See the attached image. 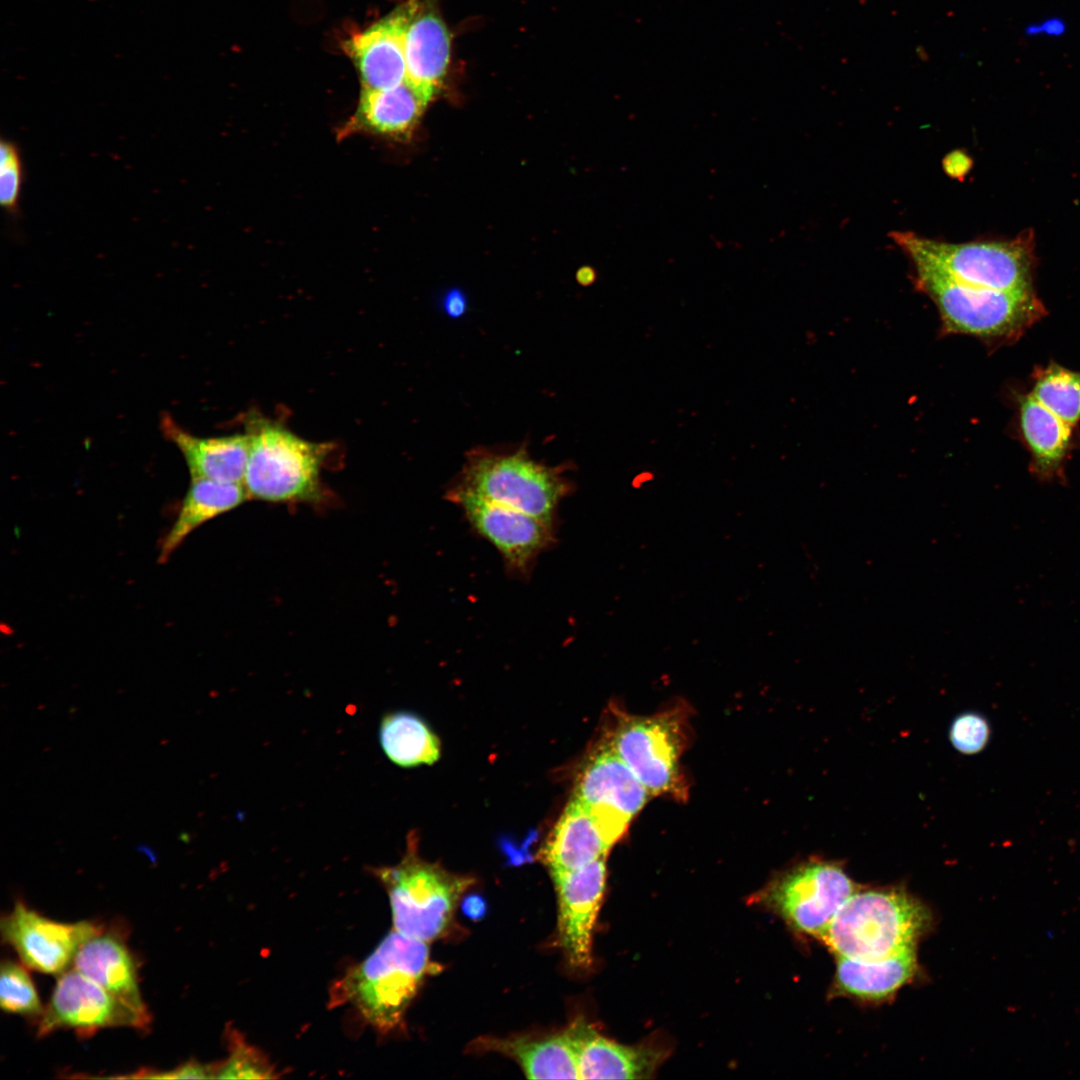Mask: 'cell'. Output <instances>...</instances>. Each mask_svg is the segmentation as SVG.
Masks as SVG:
<instances>
[{
	"instance_id": "cell-1",
	"label": "cell",
	"mask_w": 1080,
	"mask_h": 1080,
	"mask_svg": "<svg viewBox=\"0 0 1080 1080\" xmlns=\"http://www.w3.org/2000/svg\"><path fill=\"white\" fill-rule=\"evenodd\" d=\"M436 970L426 942L393 930L336 982L331 1002L350 1004L377 1032L386 1034L403 1024L424 979Z\"/></svg>"
},
{
	"instance_id": "cell-2",
	"label": "cell",
	"mask_w": 1080,
	"mask_h": 1080,
	"mask_svg": "<svg viewBox=\"0 0 1080 1080\" xmlns=\"http://www.w3.org/2000/svg\"><path fill=\"white\" fill-rule=\"evenodd\" d=\"M567 469L532 459L525 445L472 448L446 496L475 497L555 524L559 504L574 489Z\"/></svg>"
},
{
	"instance_id": "cell-3",
	"label": "cell",
	"mask_w": 1080,
	"mask_h": 1080,
	"mask_svg": "<svg viewBox=\"0 0 1080 1080\" xmlns=\"http://www.w3.org/2000/svg\"><path fill=\"white\" fill-rule=\"evenodd\" d=\"M929 923L926 906L903 889L856 890L822 939L838 957L881 960L914 949Z\"/></svg>"
},
{
	"instance_id": "cell-4",
	"label": "cell",
	"mask_w": 1080,
	"mask_h": 1080,
	"mask_svg": "<svg viewBox=\"0 0 1080 1080\" xmlns=\"http://www.w3.org/2000/svg\"><path fill=\"white\" fill-rule=\"evenodd\" d=\"M915 283L936 305L946 333L1009 340L1039 320L1044 309L1032 290L998 291L965 285L924 265Z\"/></svg>"
},
{
	"instance_id": "cell-5",
	"label": "cell",
	"mask_w": 1080,
	"mask_h": 1080,
	"mask_svg": "<svg viewBox=\"0 0 1080 1080\" xmlns=\"http://www.w3.org/2000/svg\"><path fill=\"white\" fill-rule=\"evenodd\" d=\"M407 848L398 864L373 868L372 873L388 894L394 930L428 943L447 930L474 880L422 860L415 839H409Z\"/></svg>"
},
{
	"instance_id": "cell-6",
	"label": "cell",
	"mask_w": 1080,
	"mask_h": 1080,
	"mask_svg": "<svg viewBox=\"0 0 1080 1080\" xmlns=\"http://www.w3.org/2000/svg\"><path fill=\"white\" fill-rule=\"evenodd\" d=\"M891 236L913 265L927 266L959 283L998 291L1032 290V240L1025 235L1011 241L969 243H948L912 232Z\"/></svg>"
},
{
	"instance_id": "cell-7",
	"label": "cell",
	"mask_w": 1080,
	"mask_h": 1080,
	"mask_svg": "<svg viewBox=\"0 0 1080 1080\" xmlns=\"http://www.w3.org/2000/svg\"><path fill=\"white\" fill-rule=\"evenodd\" d=\"M247 433L250 448L243 484L250 498L291 502L318 496L328 444L306 440L260 417L251 418Z\"/></svg>"
},
{
	"instance_id": "cell-8",
	"label": "cell",
	"mask_w": 1080,
	"mask_h": 1080,
	"mask_svg": "<svg viewBox=\"0 0 1080 1080\" xmlns=\"http://www.w3.org/2000/svg\"><path fill=\"white\" fill-rule=\"evenodd\" d=\"M674 713L622 717L608 745L651 795L682 794L680 756L684 734Z\"/></svg>"
},
{
	"instance_id": "cell-9",
	"label": "cell",
	"mask_w": 1080,
	"mask_h": 1080,
	"mask_svg": "<svg viewBox=\"0 0 1080 1080\" xmlns=\"http://www.w3.org/2000/svg\"><path fill=\"white\" fill-rule=\"evenodd\" d=\"M840 864L812 860L777 880L767 899L794 928L822 938L844 902L856 891Z\"/></svg>"
},
{
	"instance_id": "cell-10",
	"label": "cell",
	"mask_w": 1080,
	"mask_h": 1080,
	"mask_svg": "<svg viewBox=\"0 0 1080 1080\" xmlns=\"http://www.w3.org/2000/svg\"><path fill=\"white\" fill-rule=\"evenodd\" d=\"M151 1022L144 1014L118 999L75 968L57 980L38 1025V1037L61 1028L89 1036L99 1029L128 1026L145 1029Z\"/></svg>"
},
{
	"instance_id": "cell-11",
	"label": "cell",
	"mask_w": 1080,
	"mask_h": 1080,
	"mask_svg": "<svg viewBox=\"0 0 1080 1080\" xmlns=\"http://www.w3.org/2000/svg\"><path fill=\"white\" fill-rule=\"evenodd\" d=\"M101 928L90 921L58 922L23 902L15 903L0 922L3 941L17 952L21 962L30 969L52 975L68 970L80 947Z\"/></svg>"
},
{
	"instance_id": "cell-12",
	"label": "cell",
	"mask_w": 1080,
	"mask_h": 1080,
	"mask_svg": "<svg viewBox=\"0 0 1080 1080\" xmlns=\"http://www.w3.org/2000/svg\"><path fill=\"white\" fill-rule=\"evenodd\" d=\"M449 501L461 508L471 527L496 548L516 576H528L538 556L555 543V524L525 512L470 496Z\"/></svg>"
},
{
	"instance_id": "cell-13",
	"label": "cell",
	"mask_w": 1080,
	"mask_h": 1080,
	"mask_svg": "<svg viewBox=\"0 0 1080 1080\" xmlns=\"http://www.w3.org/2000/svg\"><path fill=\"white\" fill-rule=\"evenodd\" d=\"M651 794L623 760L605 744L583 769L573 798L607 834L619 839Z\"/></svg>"
},
{
	"instance_id": "cell-14",
	"label": "cell",
	"mask_w": 1080,
	"mask_h": 1080,
	"mask_svg": "<svg viewBox=\"0 0 1080 1080\" xmlns=\"http://www.w3.org/2000/svg\"><path fill=\"white\" fill-rule=\"evenodd\" d=\"M559 906L558 938L569 964L592 963V932L606 881V857L580 868L552 873Z\"/></svg>"
},
{
	"instance_id": "cell-15",
	"label": "cell",
	"mask_w": 1080,
	"mask_h": 1080,
	"mask_svg": "<svg viewBox=\"0 0 1080 1080\" xmlns=\"http://www.w3.org/2000/svg\"><path fill=\"white\" fill-rule=\"evenodd\" d=\"M419 8V0H409L348 41L363 89L392 88L406 79L405 35Z\"/></svg>"
},
{
	"instance_id": "cell-16",
	"label": "cell",
	"mask_w": 1080,
	"mask_h": 1080,
	"mask_svg": "<svg viewBox=\"0 0 1080 1080\" xmlns=\"http://www.w3.org/2000/svg\"><path fill=\"white\" fill-rule=\"evenodd\" d=\"M161 430L181 451L191 479L243 483L250 440L248 433L217 437H198L185 431L171 418L163 416Z\"/></svg>"
},
{
	"instance_id": "cell-17",
	"label": "cell",
	"mask_w": 1080,
	"mask_h": 1080,
	"mask_svg": "<svg viewBox=\"0 0 1080 1080\" xmlns=\"http://www.w3.org/2000/svg\"><path fill=\"white\" fill-rule=\"evenodd\" d=\"M73 968L137 1011L149 1014L137 981L135 960L119 928H101L78 950Z\"/></svg>"
},
{
	"instance_id": "cell-18",
	"label": "cell",
	"mask_w": 1080,
	"mask_h": 1080,
	"mask_svg": "<svg viewBox=\"0 0 1080 1080\" xmlns=\"http://www.w3.org/2000/svg\"><path fill=\"white\" fill-rule=\"evenodd\" d=\"M566 1031L576 1054L579 1079L647 1078L661 1057L650 1048L629 1047L609 1040L582 1020Z\"/></svg>"
},
{
	"instance_id": "cell-19",
	"label": "cell",
	"mask_w": 1080,
	"mask_h": 1080,
	"mask_svg": "<svg viewBox=\"0 0 1080 1080\" xmlns=\"http://www.w3.org/2000/svg\"><path fill=\"white\" fill-rule=\"evenodd\" d=\"M612 845L587 807L572 798L553 828L542 858L551 874L566 872L606 857Z\"/></svg>"
},
{
	"instance_id": "cell-20",
	"label": "cell",
	"mask_w": 1080,
	"mask_h": 1080,
	"mask_svg": "<svg viewBox=\"0 0 1080 1080\" xmlns=\"http://www.w3.org/2000/svg\"><path fill=\"white\" fill-rule=\"evenodd\" d=\"M449 59L444 21L434 10L419 8L405 35V80L430 101L446 76Z\"/></svg>"
},
{
	"instance_id": "cell-21",
	"label": "cell",
	"mask_w": 1080,
	"mask_h": 1080,
	"mask_svg": "<svg viewBox=\"0 0 1080 1080\" xmlns=\"http://www.w3.org/2000/svg\"><path fill=\"white\" fill-rule=\"evenodd\" d=\"M429 100L409 82L387 89H362L358 109L347 129L392 139H408Z\"/></svg>"
},
{
	"instance_id": "cell-22",
	"label": "cell",
	"mask_w": 1080,
	"mask_h": 1080,
	"mask_svg": "<svg viewBox=\"0 0 1080 1080\" xmlns=\"http://www.w3.org/2000/svg\"><path fill=\"white\" fill-rule=\"evenodd\" d=\"M476 1048L513 1058L530 1079H579L576 1054L567 1031L544 1037L491 1038Z\"/></svg>"
},
{
	"instance_id": "cell-23",
	"label": "cell",
	"mask_w": 1080,
	"mask_h": 1080,
	"mask_svg": "<svg viewBox=\"0 0 1080 1080\" xmlns=\"http://www.w3.org/2000/svg\"><path fill=\"white\" fill-rule=\"evenodd\" d=\"M1019 420L1032 456V472L1044 481L1063 479V463L1071 441L1072 426L1031 394L1019 400Z\"/></svg>"
},
{
	"instance_id": "cell-24",
	"label": "cell",
	"mask_w": 1080,
	"mask_h": 1080,
	"mask_svg": "<svg viewBox=\"0 0 1080 1080\" xmlns=\"http://www.w3.org/2000/svg\"><path fill=\"white\" fill-rule=\"evenodd\" d=\"M916 972L915 949L881 960L838 957L834 987L840 994L882 1000L909 982Z\"/></svg>"
},
{
	"instance_id": "cell-25",
	"label": "cell",
	"mask_w": 1080,
	"mask_h": 1080,
	"mask_svg": "<svg viewBox=\"0 0 1080 1080\" xmlns=\"http://www.w3.org/2000/svg\"><path fill=\"white\" fill-rule=\"evenodd\" d=\"M249 498L243 483L191 479L177 519L162 542L160 562L166 561L194 529Z\"/></svg>"
},
{
	"instance_id": "cell-26",
	"label": "cell",
	"mask_w": 1080,
	"mask_h": 1080,
	"mask_svg": "<svg viewBox=\"0 0 1080 1080\" xmlns=\"http://www.w3.org/2000/svg\"><path fill=\"white\" fill-rule=\"evenodd\" d=\"M380 745L393 763L401 767L433 764L440 756V742L426 722L411 712L386 714L379 726Z\"/></svg>"
},
{
	"instance_id": "cell-27",
	"label": "cell",
	"mask_w": 1080,
	"mask_h": 1080,
	"mask_svg": "<svg viewBox=\"0 0 1080 1080\" xmlns=\"http://www.w3.org/2000/svg\"><path fill=\"white\" fill-rule=\"evenodd\" d=\"M1030 394L1070 426L1079 422L1080 373L1052 364L1035 375Z\"/></svg>"
},
{
	"instance_id": "cell-28",
	"label": "cell",
	"mask_w": 1080,
	"mask_h": 1080,
	"mask_svg": "<svg viewBox=\"0 0 1080 1080\" xmlns=\"http://www.w3.org/2000/svg\"><path fill=\"white\" fill-rule=\"evenodd\" d=\"M229 1056L217 1065L216 1078L272 1079L279 1074L262 1051L250 1045L237 1030L226 1031Z\"/></svg>"
},
{
	"instance_id": "cell-29",
	"label": "cell",
	"mask_w": 1080,
	"mask_h": 1080,
	"mask_svg": "<svg viewBox=\"0 0 1080 1080\" xmlns=\"http://www.w3.org/2000/svg\"><path fill=\"white\" fill-rule=\"evenodd\" d=\"M2 1010L25 1016H41L42 1008L34 983L24 964L3 960L0 972Z\"/></svg>"
},
{
	"instance_id": "cell-30",
	"label": "cell",
	"mask_w": 1080,
	"mask_h": 1080,
	"mask_svg": "<svg viewBox=\"0 0 1080 1080\" xmlns=\"http://www.w3.org/2000/svg\"><path fill=\"white\" fill-rule=\"evenodd\" d=\"M24 181V168L18 145L2 138L0 142V202L8 215H15L19 208Z\"/></svg>"
},
{
	"instance_id": "cell-31",
	"label": "cell",
	"mask_w": 1080,
	"mask_h": 1080,
	"mask_svg": "<svg viewBox=\"0 0 1080 1080\" xmlns=\"http://www.w3.org/2000/svg\"><path fill=\"white\" fill-rule=\"evenodd\" d=\"M990 735L991 729L987 719L974 711L958 714L949 728V740L952 746L966 755L981 752L986 747Z\"/></svg>"
},
{
	"instance_id": "cell-32",
	"label": "cell",
	"mask_w": 1080,
	"mask_h": 1080,
	"mask_svg": "<svg viewBox=\"0 0 1080 1080\" xmlns=\"http://www.w3.org/2000/svg\"><path fill=\"white\" fill-rule=\"evenodd\" d=\"M217 1065H204L196 1061H189L185 1064L178 1066L177 1068L165 1072L147 1071L143 1070L134 1075L126 1077L130 1078H161V1079H184V1078H196L207 1079L216 1078Z\"/></svg>"
},
{
	"instance_id": "cell-33",
	"label": "cell",
	"mask_w": 1080,
	"mask_h": 1080,
	"mask_svg": "<svg viewBox=\"0 0 1080 1080\" xmlns=\"http://www.w3.org/2000/svg\"><path fill=\"white\" fill-rule=\"evenodd\" d=\"M444 312L451 318L462 317L467 310V298L460 289H451L443 297Z\"/></svg>"
},
{
	"instance_id": "cell-34",
	"label": "cell",
	"mask_w": 1080,
	"mask_h": 1080,
	"mask_svg": "<svg viewBox=\"0 0 1080 1080\" xmlns=\"http://www.w3.org/2000/svg\"><path fill=\"white\" fill-rule=\"evenodd\" d=\"M463 911L471 919L481 918L486 911V903L482 897L473 895L463 901Z\"/></svg>"
},
{
	"instance_id": "cell-35",
	"label": "cell",
	"mask_w": 1080,
	"mask_h": 1080,
	"mask_svg": "<svg viewBox=\"0 0 1080 1080\" xmlns=\"http://www.w3.org/2000/svg\"><path fill=\"white\" fill-rule=\"evenodd\" d=\"M596 272L590 266H583L576 272V280L582 286H589L596 280Z\"/></svg>"
},
{
	"instance_id": "cell-36",
	"label": "cell",
	"mask_w": 1080,
	"mask_h": 1080,
	"mask_svg": "<svg viewBox=\"0 0 1080 1080\" xmlns=\"http://www.w3.org/2000/svg\"><path fill=\"white\" fill-rule=\"evenodd\" d=\"M652 478H653V474L651 472H649V471L641 472L640 474L635 476V478L632 481V485L634 487H636V488L640 487L643 483H645L647 481H650Z\"/></svg>"
}]
</instances>
